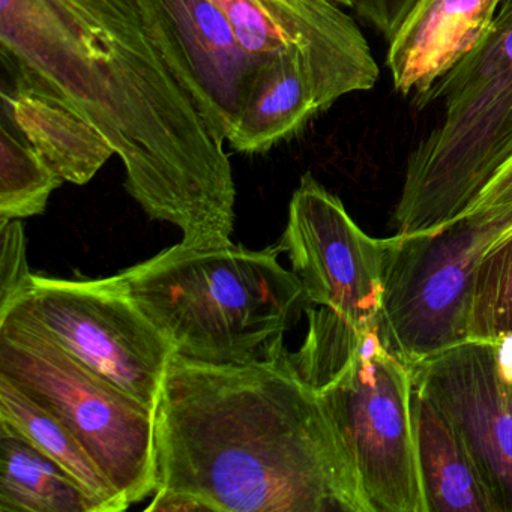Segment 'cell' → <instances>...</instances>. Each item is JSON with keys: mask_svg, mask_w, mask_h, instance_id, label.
<instances>
[{"mask_svg": "<svg viewBox=\"0 0 512 512\" xmlns=\"http://www.w3.org/2000/svg\"><path fill=\"white\" fill-rule=\"evenodd\" d=\"M13 89L67 107L110 143L125 188L181 242H232V164L181 44L152 0H0Z\"/></svg>", "mask_w": 512, "mask_h": 512, "instance_id": "obj_1", "label": "cell"}, {"mask_svg": "<svg viewBox=\"0 0 512 512\" xmlns=\"http://www.w3.org/2000/svg\"><path fill=\"white\" fill-rule=\"evenodd\" d=\"M146 511L374 512L319 392L284 347L247 364L173 356Z\"/></svg>", "mask_w": 512, "mask_h": 512, "instance_id": "obj_2", "label": "cell"}, {"mask_svg": "<svg viewBox=\"0 0 512 512\" xmlns=\"http://www.w3.org/2000/svg\"><path fill=\"white\" fill-rule=\"evenodd\" d=\"M277 245H172L119 272L176 355L206 364H247L284 349L305 308L304 286Z\"/></svg>", "mask_w": 512, "mask_h": 512, "instance_id": "obj_3", "label": "cell"}, {"mask_svg": "<svg viewBox=\"0 0 512 512\" xmlns=\"http://www.w3.org/2000/svg\"><path fill=\"white\" fill-rule=\"evenodd\" d=\"M436 100H443V118L407 160L397 235L433 232L460 217L512 157V0L500 2L481 46L422 107Z\"/></svg>", "mask_w": 512, "mask_h": 512, "instance_id": "obj_4", "label": "cell"}, {"mask_svg": "<svg viewBox=\"0 0 512 512\" xmlns=\"http://www.w3.org/2000/svg\"><path fill=\"white\" fill-rule=\"evenodd\" d=\"M293 365L328 407L374 512H428L419 473L412 371L376 332L308 326Z\"/></svg>", "mask_w": 512, "mask_h": 512, "instance_id": "obj_5", "label": "cell"}, {"mask_svg": "<svg viewBox=\"0 0 512 512\" xmlns=\"http://www.w3.org/2000/svg\"><path fill=\"white\" fill-rule=\"evenodd\" d=\"M0 376L74 434L128 506L154 496L155 410L13 319H0Z\"/></svg>", "mask_w": 512, "mask_h": 512, "instance_id": "obj_6", "label": "cell"}, {"mask_svg": "<svg viewBox=\"0 0 512 512\" xmlns=\"http://www.w3.org/2000/svg\"><path fill=\"white\" fill-rule=\"evenodd\" d=\"M512 233V206L467 212L440 229L386 238L377 335L407 367L469 340L479 263Z\"/></svg>", "mask_w": 512, "mask_h": 512, "instance_id": "obj_7", "label": "cell"}, {"mask_svg": "<svg viewBox=\"0 0 512 512\" xmlns=\"http://www.w3.org/2000/svg\"><path fill=\"white\" fill-rule=\"evenodd\" d=\"M0 319L16 320L49 338L116 388L149 409L157 407L176 352L121 275L61 280L32 274L10 302L0 305Z\"/></svg>", "mask_w": 512, "mask_h": 512, "instance_id": "obj_8", "label": "cell"}, {"mask_svg": "<svg viewBox=\"0 0 512 512\" xmlns=\"http://www.w3.org/2000/svg\"><path fill=\"white\" fill-rule=\"evenodd\" d=\"M278 247L304 286L305 307L325 308L361 335L377 334L386 238L368 236L310 173L293 193Z\"/></svg>", "mask_w": 512, "mask_h": 512, "instance_id": "obj_9", "label": "cell"}, {"mask_svg": "<svg viewBox=\"0 0 512 512\" xmlns=\"http://www.w3.org/2000/svg\"><path fill=\"white\" fill-rule=\"evenodd\" d=\"M409 368L466 443L500 512H512V335L466 340Z\"/></svg>", "mask_w": 512, "mask_h": 512, "instance_id": "obj_10", "label": "cell"}, {"mask_svg": "<svg viewBox=\"0 0 512 512\" xmlns=\"http://www.w3.org/2000/svg\"><path fill=\"white\" fill-rule=\"evenodd\" d=\"M184 50L212 133L229 142L265 62L251 58L214 0H152ZM269 61V59H268Z\"/></svg>", "mask_w": 512, "mask_h": 512, "instance_id": "obj_11", "label": "cell"}, {"mask_svg": "<svg viewBox=\"0 0 512 512\" xmlns=\"http://www.w3.org/2000/svg\"><path fill=\"white\" fill-rule=\"evenodd\" d=\"M502 0H418L389 40L394 89L421 109L427 95L490 32Z\"/></svg>", "mask_w": 512, "mask_h": 512, "instance_id": "obj_12", "label": "cell"}, {"mask_svg": "<svg viewBox=\"0 0 512 512\" xmlns=\"http://www.w3.org/2000/svg\"><path fill=\"white\" fill-rule=\"evenodd\" d=\"M322 112L307 58L301 50L289 49L257 71L227 143L241 154H265L301 133Z\"/></svg>", "mask_w": 512, "mask_h": 512, "instance_id": "obj_13", "label": "cell"}, {"mask_svg": "<svg viewBox=\"0 0 512 512\" xmlns=\"http://www.w3.org/2000/svg\"><path fill=\"white\" fill-rule=\"evenodd\" d=\"M419 473L428 512H500L466 443L413 386Z\"/></svg>", "mask_w": 512, "mask_h": 512, "instance_id": "obj_14", "label": "cell"}, {"mask_svg": "<svg viewBox=\"0 0 512 512\" xmlns=\"http://www.w3.org/2000/svg\"><path fill=\"white\" fill-rule=\"evenodd\" d=\"M2 97L26 143L65 182L88 184L116 155L103 134L67 107L19 89L4 91Z\"/></svg>", "mask_w": 512, "mask_h": 512, "instance_id": "obj_15", "label": "cell"}, {"mask_svg": "<svg viewBox=\"0 0 512 512\" xmlns=\"http://www.w3.org/2000/svg\"><path fill=\"white\" fill-rule=\"evenodd\" d=\"M0 425L25 437L70 473L97 503L98 512L130 508L74 434L4 376H0Z\"/></svg>", "mask_w": 512, "mask_h": 512, "instance_id": "obj_16", "label": "cell"}, {"mask_svg": "<svg viewBox=\"0 0 512 512\" xmlns=\"http://www.w3.org/2000/svg\"><path fill=\"white\" fill-rule=\"evenodd\" d=\"M0 512H98L58 463L0 425Z\"/></svg>", "mask_w": 512, "mask_h": 512, "instance_id": "obj_17", "label": "cell"}, {"mask_svg": "<svg viewBox=\"0 0 512 512\" xmlns=\"http://www.w3.org/2000/svg\"><path fill=\"white\" fill-rule=\"evenodd\" d=\"M64 178L32 148L2 128L0 134V221L44 214Z\"/></svg>", "mask_w": 512, "mask_h": 512, "instance_id": "obj_18", "label": "cell"}, {"mask_svg": "<svg viewBox=\"0 0 512 512\" xmlns=\"http://www.w3.org/2000/svg\"><path fill=\"white\" fill-rule=\"evenodd\" d=\"M467 331L469 340L496 341L512 335V233L479 263Z\"/></svg>", "mask_w": 512, "mask_h": 512, "instance_id": "obj_19", "label": "cell"}, {"mask_svg": "<svg viewBox=\"0 0 512 512\" xmlns=\"http://www.w3.org/2000/svg\"><path fill=\"white\" fill-rule=\"evenodd\" d=\"M20 220L0 221V305L10 302L31 278Z\"/></svg>", "mask_w": 512, "mask_h": 512, "instance_id": "obj_20", "label": "cell"}, {"mask_svg": "<svg viewBox=\"0 0 512 512\" xmlns=\"http://www.w3.org/2000/svg\"><path fill=\"white\" fill-rule=\"evenodd\" d=\"M416 2L418 0H358L355 10L386 40H391Z\"/></svg>", "mask_w": 512, "mask_h": 512, "instance_id": "obj_21", "label": "cell"}, {"mask_svg": "<svg viewBox=\"0 0 512 512\" xmlns=\"http://www.w3.org/2000/svg\"><path fill=\"white\" fill-rule=\"evenodd\" d=\"M506 206H512V157L494 173L493 178L485 184L481 193L475 197L463 214L506 208Z\"/></svg>", "mask_w": 512, "mask_h": 512, "instance_id": "obj_22", "label": "cell"}, {"mask_svg": "<svg viewBox=\"0 0 512 512\" xmlns=\"http://www.w3.org/2000/svg\"><path fill=\"white\" fill-rule=\"evenodd\" d=\"M272 5L280 8L283 11H296L301 10L302 7L307 5L308 0H269Z\"/></svg>", "mask_w": 512, "mask_h": 512, "instance_id": "obj_23", "label": "cell"}, {"mask_svg": "<svg viewBox=\"0 0 512 512\" xmlns=\"http://www.w3.org/2000/svg\"><path fill=\"white\" fill-rule=\"evenodd\" d=\"M332 2L340 5V7L355 8L356 2H358V0H332Z\"/></svg>", "mask_w": 512, "mask_h": 512, "instance_id": "obj_24", "label": "cell"}]
</instances>
